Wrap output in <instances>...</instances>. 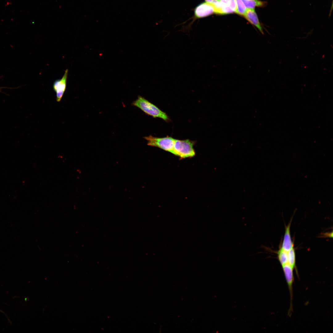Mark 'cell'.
<instances>
[{
    "mask_svg": "<svg viewBox=\"0 0 333 333\" xmlns=\"http://www.w3.org/2000/svg\"><path fill=\"white\" fill-rule=\"evenodd\" d=\"M219 2L220 9L222 8H230L235 12L236 6L235 0H219Z\"/></svg>",
    "mask_w": 333,
    "mask_h": 333,
    "instance_id": "cell-11",
    "label": "cell"
},
{
    "mask_svg": "<svg viewBox=\"0 0 333 333\" xmlns=\"http://www.w3.org/2000/svg\"><path fill=\"white\" fill-rule=\"evenodd\" d=\"M287 263L294 269L296 268V254L294 247L287 252Z\"/></svg>",
    "mask_w": 333,
    "mask_h": 333,
    "instance_id": "cell-10",
    "label": "cell"
},
{
    "mask_svg": "<svg viewBox=\"0 0 333 333\" xmlns=\"http://www.w3.org/2000/svg\"><path fill=\"white\" fill-rule=\"evenodd\" d=\"M244 16L250 23L256 27L261 34H264L262 27L254 9H247Z\"/></svg>",
    "mask_w": 333,
    "mask_h": 333,
    "instance_id": "cell-7",
    "label": "cell"
},
{
    "mask_svg": "<svg viewBox=\"0 0 333 333\" xmlns=\"http://www.w3.org/2000/svg\"><path fill=\"white\" fill-rule=\"evenodd\" d=\"M195 142L188 139H175L173 154L181 158L194 157L195 155L193 148Z\"/></svg>",
    "mask_w": 333,
    "mask_h": 333,
    "instance_id": "cell-2",
    "label": "cell"
},
{
    "mask_svg": "<svg viewBox=\"0 0 333 333\" xmlns=\"http://www.w3.org/2000/svg\"><path fill=\"white\" fill-rule=\"evenodd\" d=\"M236 3L235 12L242 15H244L247 10L242 0H235Z\"/></svg>",
    "mask_w": 333,
    "mask_h": 333,
    "instance_id": "cell-12",
    "label": "cell"
},
{
    "mask_svg": "<svg viewBox=\"0 0 333 333\" xmlns=\"http://www.w3.org/2000/svg\"><path fill=\"white\" fill-rule=\"evenodd\" d=\"M291 222L286 227L285 232L281 248L288 252L294 247V243L292 241L290 233Z\"/></svg>",
    "mask_w": 333,
    "mask_h": 333,
    "instance_id": "cell-8",
    "label": "cell"
},
{
    "mask_svg": "<svg viewBox=\"0 0 333 333\" xmlns=\"http://www.w3.org/2000/svg\"><path fill=\"white\" fill-rule=\"evenodd\" d=\"M68 72V70L66 69L62 78L56 80L53 83V88L56 93L57 102L60 101L66 89Z\"/></svg>",
    "mask_w": 333,
    "mask_h": 333,
    "instance_id": "cell-5",
    "label": "cell"
},
{
    "mask_svg": "<svg viewBox=\"0 0 333 333\" xmlns=\"http://www.w3.org/2000/svg\"><path fill=\"white\" fill-rule=\"evenodd\" d=\"M215 13L214 8L211 4L202 2L197 6L194 9V18L199 19L206 17Z\"/></svg>",
    "mask_w": 333,
    "mask_h": 333,
    "instance_id": "cell-6",
    "label": "cell"
},
{
    "mask_svg": "<svg viewBox=\"0 0 333 333\" xmlns=\"http://www.w3.org/2000/svg\"><path fill=\"white\" fill-rule=\"evenodd\" d=\"M132 105L142 110L146 114L154 117H158L167 121L169 119L167 115L156 106L144 97L139 96Z\"/></svg>",
    "mask_w": 333,
    "mask_h": 333,
    "instance_id": "cell-1",
    "label": "cell"
},
{
    "mask_svg": "<svg viewBox=\"0 0 333 333\" xmlns=\"http://www.w3.org/2000/svg\"><path fill=\"white\" fill-rule=\"evenodd\" d=\"M144 138L147 141L148 145L158 147L173 154L175 139L172 138H159L150 135Z\"/></svg>",
    "mask_w": 333,
    "mask_h": 333,
    "instance_id": "cell-3",
    "label": "cell"
},
{
    "mask_svg": "<svg viewBox=\"0 0 333 333\" xmlns=\"http://www.w3.org/2000/svg\"><path fill=\"white\" fill-rule=\"evenodd\" d=\"M282 266L288 285L290 295V305L288 314H291L293 309L292 301L293 298V284L294 279L293 274L294 269L287 263Z\"/></svg>",
    "mask_w": 333,
    "mask_h": 333,
    "instance_id": "cell-4",
    "label": "cell"
},
{
    "mask_svg": "<svg viewBox=\"0 0 333 333\" xmlns=\"http://www.w3.org/2000/svg\"><path fill=\"white\" fill-rule=\"evenodd\" d=\"M247 9H254L256 6L262 7L266 5V2L259 0H242Z\"/></svg>",
    "mask_w": 333,
    "mask_h": 333,
    "instance_id": "cell-9",
    "label": "cell"
},
{
    "mask_svg": "<svg viewBox=\"0 0 333 333\" xmlns=\"http://www.w3.org/2000/svg\"><path fill=\"white\" fill-rule=\"evenodd\" d=\"M5 88H11V89L13 88H8V87H0V92H2V89H4Z\"/></svg>",
    "mask_w": 333,
    "mask_h": 333,
    "instance_id": "cell-14",
    "label": "cell"
},
{
    "mask_svg": "<svg viewBox=\"0 0 333 333\" xmlns=\"http://www.w3.org/2000/svg\"><path fill=\"white\" fill-rule=\"evenodd\" d=\"M278 257L282 266L287 263V252L281 248L277 252Z\"/></svg>",
    "mask_w": 333,
    "mask_h": 333,
    "instance_id": "cell-13",
    "label": "cell"
}]
</instances>
